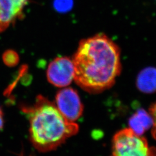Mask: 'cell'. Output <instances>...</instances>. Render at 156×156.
Returning <instances> with one entry per match:
<instances>
[{"label":"cell","instance_id":"6da1fadb","mask_svg":"<svg viewBox=\"0 0 156 156\" xmlns=\"http://www.w3.org/2000/svg\"><path fill=\"white\" fill-rule=\"evenodd\" d=\"M73 60V80L91 93L111 87L122 71L120 49L104 34L82 40Z\"/></svg>","mask_w":156,"mask_h":156},{"label":"cell","instance_id":"7a4b0ae2","mask_svg":"<svg viewBox=\"0 0 156 156\" xmlns=\"http://www.w3.org/2000/svg\"><path fill=\"white\" fill-rule=\"evenodd\" d=\"M21 109L29 119L30 141L39 151L56 150L78 133V124L68 120L54 102L42 95L37 97L33 105H23Z\"/></svg>","mask_w":156,"mask_h":156},{"label":"cell","instance_id":"3957f363","mask_svg":"<svg viewBox=\"0 0 156 156\" xmlns=\"http://www.w3.org/2000/svg\"><path fill=\"white\" fill-rule=\"evenodd\" d=\"M111 156H156V149L150 147L141 135L125 128L113 136Z\"/></svg>","mask_w":156,"mask_h":156},{"label":"cell","instance_id":"277c9868","mask_svg":"<svg viewBox=\"0 0 156 156\" xmlns=\"http://www.w3.org/2000/svg\"><path fill=\"white\" fill-rule=\"evenodd\" d=\"M56 106L68 120L75 122L81 117L83 105L78 92L71 87L58 91L56 95Z\"/></svg>","mask_w":156,"mask_h":156},{"label":"cell","instance_id":"5b68a950","mask_svg":"<svg viewBox=\"0 0 156 156\" xmlns=\"http://www.w3.org/2000/svg\"><path fill=\"white\" fill-rule=\"evenodd\" d=\"M49 82L58 87L69 86L74 78L73 59L66 57H57L50 62L47 69Z\"/></svg>","mask_w":156,"mask_h":156},{"label":"cell","instance_id":"8992f818","mask_svg":"<svg viewBox=\"0 0 156 156\" xmlns=\"http://www.w3.org/2000/svg\"><path fill=\"white\" fill-rule=\"evenodd\" d=\"M27 0H0V33L21 16Z\"/></svg>","mask_w":156,"mask_h":156},{"label":"cell","instance_id":"52a82bcc","mask_svg":"<svg viewBox=\"0 0 156 156\" xmlns=\"http://www.w3.org/2000/svg\"><path fill=\"white\" fill-rule=\"evenodd\" d=\"M136 86L144 93L156 92V68L147 67L142 70L136 79Z\"/></svg>","mask_w":156,"mask_h":156},{"label":"cell","instance_id":"ba28073f","mask_svg":"<svg viewBox=\"0 0 156 156\" xmlns=\"http://www.w3.org/2000/svg\"><path fill=\"white\" fill-rule=\"evenodd\" d=\"M129 126L135 134L141 135L152 127L153 119L150 113L143 109H140L129 119Z\"/></svg>","mask_w":156,"mask_h":156},{"label":"cell","instance_id":"9c48e42d","mask_svg":"<svg viewBox=\"0 0 156 156\" xmlns=\"http://www.w3.org/2000/svg\"><path fill=\"white\" fill-rule=\"evenodd\" d=\"M18 57L16 53L13 51H7L4 55V61L8 66H14L18 62Z\"/></svg>","mask_w":156,"mask_h":156},{"label":"cell","instance_id":"30bf717a","mask_svg":"<svg viewBox=\"0 0 156 156\" xmlns=\"http://www.w3.org/2000/svg\"><path fill=\"white\" fill-rule=\"evenodd\" d=\"M150 115L153 119V126H152V130L151 134L154 138L156 140V102L151 105L149 109Z\"/></svg>","mask_w":156,"mask_h":156},{"label":"cell","instance_id":"8fae6325","mask_svg":"<svg viewBox=\"0 0 156 156\" xmlns=\"http://www.w3.org/2000/svg\"><path fill=\"white\" fill-rule=\"evenodd\" d=\"M4 118H3V112L0 106V131L4 127Z\"/></svg>","mask_w":156,"mask_h":156}]
</instances>
